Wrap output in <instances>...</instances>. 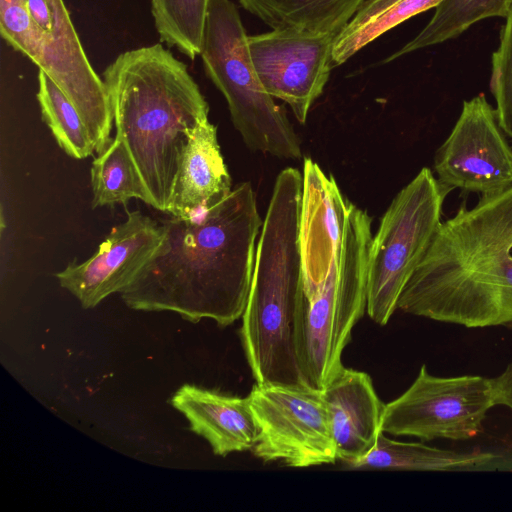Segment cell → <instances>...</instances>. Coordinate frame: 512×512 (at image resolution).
Wrapping results in <instances>:
<instances>
[{"mask_svg":"<svg viewBox=\"0 0 512 512\" xmlns=\"http://www.w3.org/2000/svg\"><path fill=\"white\" fill-rule=\"evenodd\" d=\"M262 224L249 182L190 216H171L162 223L158 248L120 293L122 300L135 310L231 325L247 304Z\"/></svg>","mask_w":512,"mask_h":512,"instance_id":"6da1fadb","label":"cell"},{"mask_svg":"<svg viewBox=\"0 0 512 512\" xmlns=\"http://www.w3.org/2000/svg\"><path fill=\"white\" fill-rule=\"evenodd\" d=\"M397 309L468 328L512 323V185L441 223Z\"/></svg>","mask_w":512,"mask_h":512,"instance_id":"7a4b0ae2","label":"cell"},{"mask_svg":"<svg viewBox=\"0 0 512 512\" xmlns=\"http://www.w3.org/2000/svg\"><path fill=\"white\" fill-rule=\"evenodd\" d=\"M115 136L129 151L148 205L168 212L181 156L209 106L187 66L162 44L118 55L103 73Z\"/></svg>","mask_w":512,"mask_h":512,"instance_id":"3957f363","label":"cell"},{"mask_svg":"<svg viewBox=\"0 0 512 512\" xmlns=\"http://www.w3.org/2000/svg\"><path fill=\"white\" fill-rule=\"evenodd\" d=\"M302 194L303 174L292 167L282 170L256 247L240 339L259 384H306L298 349L303 300Z\"/></svg>","mask_w":512,"mask_h":512,"instance_id":"277c9868","label":"cell"},{"mask_svg":"<svg viewBox=\"0 0 512 512\" xmlns=\"http://www.w3.org/2000/svg\"><path fill=\"white\" fill-rule=\"evenodd\" d=\"M372 220L349 202L343 234L326 278L303 294L298 349L306 384L324 390L342 371V354L367 310Z\"/></svg>","mask_w":512,"mask_h":512,"instance_id":"5b68a950","label":"cell"},{"mask_svg":"<svg viewBox=\"0 0 512 512\" xmlns=\"http://www.w3.org/2000/svg\"><path fill=\"white\" fill-rule=\"evenodd\" d=\"M200 57L206 75L223 94L232 122L254 151L299 159L300 140L285 109L266 92L248 49V35L231 0H211Z\"/></svg>","mask_w":512,"mask_h":512,"instance_id":"8992f818","label":"cell"},{"mask_svg":"<svg viewBox=\"0 0 512 512\" xmlns=\"http://www.w3.org/2000/svg\"><path fill=\"white\" fill-rule=\"evenodd\" d=\"M451 191L424 167L394 197L372 238L369 256L367 314L386 325L399 297L425 256L442 221Z\"/></svg>","mask_w":512,"mask_h":512,"instance_id":"52a82bcc","label":"cell"},{"mask_svg":"<svg viewBox=\"0 0 512 512\" xmlns=\"http://www.w3.org/2000/svg\"><path fill=\"white\" fill-rule=\"evenodd\" d=\"M257 425L253 454L263 462L311 467L338 459L323 390L308 384H259L247 396Z\"/></svg>","mask_w":512,"mask_h":512,"instance_id":"ba28073f","label":"cell"},{"mask_svg":"<svg viewBox=\"0 0 512 512\" xmlns=\"http://www.w3.org/2000/svg\"><path fill=\"white\" fill-rule=\"evenodd\" d=\"M495 405L494 378L440 377L422 365L410 387L385 404L382 431L422 440H467L480 433L488 411Z\"/></svg>","mask_w":512,"mask_h":512,"instance_id":"9c48e42d","label":"cell"},{"mask_svg":"<svg viewBox=\"0 0 512 512\" xmlns=\"http://www.w3.org/2000/svg\"><path fill=\"white\" fill-rule=\"evenodd\" d=\"M38 30L29 58L81 114L97 153L111 141L113 115L106 85L93 69L64 0H23Z\"/></svg>","mask_w":512,"mask_h":512,"instance_id":"30bf717a","label":"cell"},{"mask_svg":"<svg viewBox=\"0 0 512 512\" xmlns=\"http://www.w3.org/2000/svg\"><path fill=\"white\" fill-rule=\"evenodd\" d=\"M438 181L449 189L499 193L512 185V149L484 94L463 102L450 135L435 154Z\"/></svg>","mask_w":512,"mask_h":512,"instance_id":"8fae6325","label":"cell"},{"mask_svg":"<svg viewBox=\"0 0 512 512\" xmlns=\"http://www.w3.org/2000/svg\"><path fill=\"white\" fill-rule=\"evenodd\" d=\"M336 35L275 29L248 36L258 78L273 98L287 103L305 123L313 102L329 79Z\"/></svg>","mask_w":512,"mask_h":512,"instance_id":"7c38bea8","label":"cell"},{"mask_svg":"<svg viewBox=\"0 0 512 512\" xmlns=\"http://www.w3.org/2000/svg\"><path fill=\"white\" fill-rule=\"evenodd\" d=\"M162 237V224L139 210L127 212L126 220L112 228L90 258L69 263L55 276L83 308H93L132 283Z\"/></svg>","mask_w":512,"mask_h":512,"instance_id":"4fadbf2b","label":"cell"},{"mask_svg":"<svg viewBox=\"0 0 512 512\" xmlns=\"http://www.w3.org/2000/svg\"><path fill=\"white\" fill-rule=\"evenodd\" d=\"M303 194L300 241L303 294L326 278L341 240L349 200L334 177L310 158L303 163Z\"/></svg>","mask_w":512,"mask_h":512,"instance_id":"5bb4252c","label":"cell"},{"mask_svg":"<svg viewBox=\"0 0 512 512\" xmlns=\"http://www.w3.org/2000/svg\"><path fill=\"white\" fill-rule=\"evenodd\" d=\"M338 459L344 464L365 456L382 431L385 404L370 376L344 367L323 390Z\"/></svg>","mask_w":512,"mask_h":512,"instance_id":"9a60e30c","label":"cell"},{"mask_svg":"<svg viewBox=\"0 0 512 512\" xmlns=\"http://www.w3.org/2000/svg\"><path fill=\"white\" fill-rule=\"evenodd\" d=\"M170 402L189 421L190 430L207 440L215 455L252 450L256 444L257 425L247 397L185 384Z\"/></svg>","mask_w":512,"mask_h":512,"instance_id":"2e32d148","label":"cell"},{"mask_svg":"<svg viewBox=\"0 0 512 512\" xmlns=\"http://www.w3.org/2000/svg\"><path fill=\"white\" fill-rule=\"evenodd\" d=\"M231 191L217 128L205 120L191 132L181 156L167 213L190 216L220 202Z\"/></svg>","mask_w":512,"mask_h":512,"instance_id":"e0dca14e","label":"cell"},{"mask_svg":"<svg viewBox=\"0 0 512 512\" xmlns=\"http://www.w3.org/2000/svg\"><path fill=\"white\" fill-rule=\"evenodd\" d=\"M499 459L492 452H459L392 440L382 432L373 449L345 465L354 470L476 471L497 468L502 464Z\"/></svg>","mask_w":512,"mask_h":512,"instance_id":"ac0fdd59","label":"cell"},{"mask_svg":"<svg viewBox=\"0 0 512 512\" xmlns=\"http://www.w3.org/2000/svg\"><path fill=\"white\" fill-rule=\"evenodd\" d=\"M272 30L338 35L366 0H238Z\"/></svg>","mask_w":512,"mask_h":512,"instance_id":"d6986e66","label":"cell"},{"mask_svg":"<svg viewBox=\"0 0 512 512\" xmlns=\"http://www.w3.org/2000/svg\"><path fill=\"white\" fill-rule=\"evenodd\" d=\"M443 0H366L336 36L333 67L339 66L384 33Z\"/></svg>","mask_w":512,"mask_h":512,"instance_id":"ffe728a7","label":"cell"},{"mask_svg":"<svg viewBox=\"0 0 512 512\" xmlns=\"http://www.w3.org/2000/svg\"><path fill=\"white\" fill-rule=\"evenodd\" d=\"M511 6L512 0H443L424 28L384 62L456 38L481 20L505 18Z\"/></svg>","mask_w":512,"mask_h":512,"instance_id":"44dd1931","label":"cell"},{"mask_svg":"<svg viewBox=\"0 0 512 512\" xmlns=\"http://www.w3.org/2000/svg\"><path fill=\"white\" fill-rule=\"evenodd\" d=\"M92 207L125 204L133 198L148 204V195L124 142L114 137L91 165Z\"/></svg>","mask_w":512,"mask_h":512,"instance_id":"7402d4cb","label":"cell"},{"mask_svg":"<svg viewBox=\"0 0 512 512\" xmlns=\"http://www.w3.org/2000/svg\"><path fill=\"white\" fill-rule=\"evenodd\" d=\"M37 100L42 118L60 148L75 159L92 155L95 147L78 109L50 76L40 69Z\"/></svg>","mask_w":512,"mask_h":512,"instance_id":"603a6c76","label":"cell"},{"mask_svg":"<svg viewBox=\"0 0 512 512\" xmlns=\"http://www.w3.org/2000/svg\"><path fill=\"white\" fill-rule=\"evenodd\" d=\"M211 0H151L161 40L194 59L200 54Z\"/></svg>","mask_w":512,"mask_h":512,"instance_id":"cb8c5ba5","label":"cell"},{"mask_svg":"<svg viewBox=\"0 0 512 512\" xmlns=\"http://www.w3.org/2000/svg\"><path fill=\"white\" fill-rule=\"evenodd\" d=\"M490 89L499 125L512 138V6L505 16L498 48L492 54Z\"/></svg>","mask_w":512,"mask_h":512,"instance_id":"d4e9b609","label":"cell"},{"mask_svg":"<svg viewBox=\"0 0 512 512\" xmlns=\"http://www.w3.org/2000/svg\"><path fill=\"white\" fill-rule=\"evenodd\" d=\"M0 31L11 47L29 58L34 50L38 31L23 0L0 3Z\"/></svg>","mask_w":512,"mask_h":512,"instance_id":"484cf974","label":"cell"},{"mask_svg":"<svg viewBox=\"0 0 512 512\" xmlns=\"http://www.w3.org/2000/svg\"><path fill=\"white\" fill-rule=\"evenodd\" d=\"M494 380L497 391V404L504 405L512 410V363Z\"/></svg>","mask_w":512,"mask_h":512,"instance_id":"4316f807","label":"cell"},{"mask_svg":"<svg viewBox=\"0 0 512 512\" xmlns=\"http://www.w3.org/2000/svg\"><path fill=\"white\" fill-rule=\"evenodd\" d=\"M14 1H17V0H0V3H9V2H14Z\"/></svg>","mask_w":512,"mask_h":512,"instance_id":"83f0119b","label":"cell"}]
</instances>
